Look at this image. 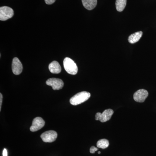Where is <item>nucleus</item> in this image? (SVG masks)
<instances>
[{"label":"nucleus","mask_w":156,"mask_h":156,"mask_svg":"<svg viewBox=\"0 0 156 156\" xmlns=\"http://www.w3.org/2000/svg\"><path fill=\"white\" fill-rule=\"evenodd\" d=\"M91 94L89 92L83 91L77 93L70 99V103L73 105H77L85 102L89 99Z\"/></svg>","instance_id":"obj_1"},{"label":"nucleus","mask_w":156,"mask_h":156,"mask_svg":"<svg viewBox=\"0 0 156 156\" xmlns=\"http://www.w3.org/2000/svg\"><path fill=\"white\" fill-rule=\"evenodd\" d=\"M63 66L65 70L69 74L75 75L78 72L77 66L71 58L69 57L65 58L63 60Z\"/></svg>","instance_id":"obj_2"},{"label":"nucleus","mask_w":156,"mask_h":156,"mask_svg":"<svg viewBox=\"0 0 156 156\" xmlns=\"http://www.w3.org/2000/svg\"><path fill=\"white\" fill-rule=\"evenodd\" d=\"M14 12L13 9L7 6H3L0 8V20L5 21L14 16Z\"/></svg>","instance_id":"obj_3"},{"label":"nucleus","mask_w":156,"mask_h":156,"mask_svg":"<svg viewBox=\"0 0 156 156\" xmlns=\"http://www.w3.org/2000/svg\"><path fill=\"white\" fill-rule=\"evenodd\" d=\"M114 111L111 109L105 110L102 113L98 112L95 115V119L96 120H99L101 122H105L110 119L113 115Z\"/></svg>","instance_id":"obj_4"},{"label":"nucleus","mask_w":156,"mask_h":156,"mask_svg":"<svg viewBox=\"0 0 156 156\" xmlns=\"http://www.w3.org/2000/svg\"><path fill=\"white\" fill-rule=\"evenodd\" d=\"M41 138L44 142L51 143L56 140L57 137V133L55 131H47L41 135Z\"/></svg>","instance_id":"obj_5"},{"label":"nucleus","mask_w":156,"mask_h":156,"mask_svg":"<svg viewBox=\"0 0 156 156\" xmlns=\"http://www.w3.org/2000/svg\"><path fill=\"white\" fill-rule=\"evenodd\" d=\"M48 86L52 87L53 90H59L62 89L64 86V83L61 79L57 78H50L46 82Z\"/></svg>","instance_id":"obj_6"},{"label":"nucleus","mask_w":156,"mask_h":156,"mask_svg":"<svg viewBox=\"0 0 156 156\" xmlns=\"http://www.w3.org/2000/svg\"><path fill=\"white\" fill-rule=\"evenodd\" d=\"M45 121L41 117H36L33 120L31 126L30 130L32 132H35L41 129L44 126Z\"/></svg>","instance_id":"obj_7"},{"label":"nucleus","mask_w":156,"mask_h":156,"mask_svg":"<svg viewBox=\"0 0 156 156\" xmlns=\"http://www.w3.org/2000/svg\"><path fill=\"white\" fill-rule=\"evenodd\" d=\"M148 95V92L145 89H139L134 93V99L138 102H143Z\"/></svg>","instance_id":"obj_8"},{"label":"nucleus","mask_w":156,"mask_h":156,"mask_svg":"<svg viewBox=\"0 0 156 156\" xmlns=\"http://www.w3.org/2000/svg\"><path fill=\"white\" fill-rule=\"evenodd\" d=\"M12 69L14 74L18 75L22 73L23 66L20 60L17 57L13 58L12 63Z\"/></svg>","instance_id":"obj_9"},{"label":"nucleus","mask_w":156,"mask_h":156,"mask_svg":"<svg viewBox=\"0 0 156 156\" xmlns=\"http://www.w3.org/2000/svg\"><path fill=\"white\" fill-rule=\"evenodd\" d=\"M49 69L52 73L58 74L61 71V67L57 61H54L49 64Z\"/></svg>","instance_id":"obj_10"},{"label":"nucleus","mask_w":156,"mask_h":156,"mask_svg":"<svg viewBox=\"0 0 156 156\" xmlns=\"http://www.w3.org/2000/svg\"><path fill=\"white\" fill-rule=\"evenodd\" d=\"M83 5L85 9L92 10L97 5V0H82Z\"/></svg>","instance_id":"obj_11"},{"label":"nucleus","mask_w":156,"mask_h":156,"mask_svg":"<svg viewBox=\"0 0 156 156\" xmlns=\"http://www.w3.org/2000/svg\"><path fill=\"white\" fill-rule=\"evenodd\" d=\"M142 34V31H138L132 34L128 37V41L131 44H134L139 41L140 39L141 38Z\"/></svg>","instance_id":"obj_12"},{"label":"nucleus","mask_w":156,"mask_h":156,"mask_svg":"<svg viewBox=\"0 0 156 156\" xmlns=\"http://www.w3.org/2000/svg\"><path fill=\"white\" fill-rule=\"evenodd\" d=\"M127 0H116V9L119 12H122L126 8Z\"/></svg>","instance_id":"obj_13"},{"label":"nucleus","mask_w":156,"mask_h":156,"mask_svg":"<svg viewBox=\"0 0 156 156\" xmlns=\"http://www.w3.org/2000/svg\"><path fill=\"white\" fill-rule=\"evenodd\" d=\"M109 143L108 140L106 139H101L97 143V147L100 148L105 149L108 147Z\"/></svg>","instance_id":"obj_14"},{"label":"nucleus","mask_w":156,"mask_h":156,"mask_svg":"<svg viewBox=\"0 0 156 156\" xmlns=\"http://www.w3.org/2000/svg\"><path fill=\"white\" fill-rule=\"evenodd\" d=\"M98 148L97 147H95L94 146L91 147L90 149V152L92 154L95 153V151H98Z\"/></svg>","instance_id":"obj_15"},{"label":"nucleus","mask_w":156,"mask_h":156,"mask_svg":"<svg viewBox=\"0 0 156 156\" xmlns=\"http://www.w3.org/2000/svg\"><path fill=\"white\" fill-rule=\"evenodd\" d=\"M56 0H45V3L47 5H52L53 3L55 2Z\"/></svg>","instance_id":"obj_16"},{"label":"nucleus","mask_w":156,"mask_h":156,"mask_svg":"<svg viewBox=\"0 0 156 156\" xmlns=\"http://www.w3.org/2000/svg\"><path fill=\"white\" fill-rule=\"evenodd\" d=\"M3 95L2 93H0V111L2 109V103Z\"/></svg>","instance_id":"obj_17"},{"label":"nucleus","mask_w":156,"mask_h":156,"mask_svg":"<svg viewBox=\"0 0 156 156\" xmlns=\"http://www.w3.org/2000/svg\"><path fill=\"white\" fill-rule=\"evenodd\" d=\"M3 156H8V152L6 149H4L3 150Z\"/></svg>","instance_id":"obj_18"},{"label":"nucleus","mask_w":156,"mask_h":156,"mask_svg":"<svg viewBox=\"0 0 156 156\" xmlns=\"http://www.w3.org/2000/svg\"><path fill=\"white\" fill-rule=\"evenodd\" d=\"M98 154H101V152H100V151L98 152Z\"/></svg>","instance_id":"obj_19"}]
</instances>
